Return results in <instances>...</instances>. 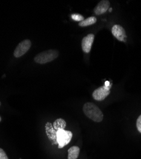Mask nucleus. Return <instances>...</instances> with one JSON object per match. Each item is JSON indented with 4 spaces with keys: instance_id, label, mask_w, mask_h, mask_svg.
I'll list each match as a JSON object with an SVG mask.
<instances>
[{
    "instance_id": "f257e3e1",
    "label": "nucleus",
    "mask_w": 141,
    "mask_h": 159,
    "mask_svg": "<svg viewBox=\"0 0 141 159\" xmlns=\"http://www.w3.org/2000/svg\"><path fill=\"white\" fill-rule=\"evenodd\" d=\"M83 110L88 118L95 122H100L103 120V113L97 106L92 102L85 103L83 107Z\"/></svg>"
},
{
    "instance_id": "f03ea898",
    "label": "nucleus",
    "mask_w": 141,
    "mask_h": 159,
    "mask_svg": "<svg viewBox=\"0 0 141 159\" xmlns=\"http://www.w3.org/2000/svg\"><path fill=\"white\" fill-rule=\"evenodd\" d=\"M59 52L57 50H48L38 54L34 57V61L38 64H46L57 59Z\"/></svg>"
},
{
    "instance_id": "7ed1b4c3",
    "label": "nucleus",
    "mask_w": 141,
    "mask_h": 159,
    "mask_svg": "<svg viewBox=\"0 0 141 159\" xmlns=\"http://www.w3.org/2000/svg\"><path fill=\"white\" fill-rule=\"evenodd\" d=\"M73 133L66 130H59L57 131V141L59 148H62L71 140Z\"/></svg>"
},
{
    "instance_id": "20e7f679",
    "label": "nucleus",
    "mask_w": 141,
    "mask_h": 159,
    "mask_svg": "<svg viewBox=\"0 0 141 159\" xmlns=\"http://www.w3.org/2000/svg\"><path fill=\"white\" fill-rule=\"evenodd\" d=\"M111 86L112 84L109 86L103 85L95 89L92 94L94 99L98 101H101L105 99L110 94V89Z\"/></svg>"
},
{
    "instance_id": "39448f33",
    "label": "nucleus",
    "mask_w": 141,
    "mask_h": 159,
    "mask_svg": "<svg viewBox=\"0 0 141 159\" xmlns=\"http://www.w3.org/2000/svg\"><path fill=\"white\" fill-rule=\"evenodd\" d=\"M31 42L29 39H24L18 44L14 50V55L15 57L19 58L24 55L31 48Z\"/></svg>"
},
{
    "instance_id": "423d86ee",
    "label": "nucleus",
    "mask_w": 141,
    "mask_h": 159,
    "mask_svg": "<svg viewBox=\"0 0 141 159\" xmlns=\"http://www.w3.org/2000/svg\"><path fill=\"white\" fill-rule=\"evenodd\" d=\"M111 33L120 42H125V39L126 38V32L124 28L120 25L116 24L113 25L111 30Z\"/></svg>"
},
{
    "instance_id": "0eeeda50",
    "label": "nucleus",
    "mask_w": 141,
    "mask_h": 159,
    "mask_svg": "<svg viewBox=\"0 0 141 159\" xmlns=\"http://www.w3.org/2000/svg\"><path fill=\"white\" fill-rule=\"evenodd\" d=\"M94 38L95 36L94 34H89L83 38L82 42V47L85 53H89L90 52Z\"/></svg>"
},
{
    "instance_id": "6e6552de",
    "label": "nucleus",
    "mask_w": 141,
    "mask_h": 159,
    "mask_svg": "<svg viewBox=\"0 0 141 159\" xmlns=\"http://www.w3.org/2000/svg\"><path fill=\"white\" fill-rule=\"evenodd\" d=\"M45 132L47 137L52 142L53 144H58L57 141V131L55 130L52 124L47 122L45 124Z\"/></svg>"
},
{
    "instance_id": "1a4fd4ad",
    "label": "nucleus",
    "mask_w": 141,
    "mask_h": 159,
    "mask_svg": "<svg viewBox=\"0 0 141 159\" xmlns=\"http://www.w3.org/2000/svg\"><path fill=\"white\" fill-rule=\"evenodd\" d=\"M110 7V2L108 0H102L100 1L98 5L94 8V13L97 15H102L104 14L108 11Z\"/></svg>"
},
{
    "instance_id": "9d476101",
    "label": "nucleus",
    "mask_w": 141,
    "mask_h": 159,
    "mask_svg": "<svg viewBox=\"0 0 141 159\" xmlns=\"http://www.w3.org/2000/svg\"><path fill=\"white\" fill-rule=\"evenodd\" d=\"M80 149L77 146H73L68 150V159H76L78 157Z\"/></svg>"
},
{
    "instance_id": "9b49d317",
    "label": "nucleus",
    "mask_w": 141,
    "mask_h": 159,
    "mask_svg": "<svg viewBox=\"0 0 141 159\" xmlns=\"http://www.w3.org/2000/svg\"><path fill=\"white\" fill-rule=\"evenodd\" d=\"M53 126L56 131L59 130H64L66 127V122L62 118H58L54 122Z\"/></svg>"
},
{
    "instance_id": "f8f14e48",
    "label": "nucleus",
    "mask_w": 141,
    "mask_h": 159,
    "mask_svg": "<svg viewBox=\"0 0 141 159\" xmlns=\"http://www.w3.org/2000/svg\"><path fill=\"white\" fill-rule=\"evenodd\" d=\"M97 22V19L95 17H90L86 19H84L82 22H79V25L81 27H86V26L94 24Z\"/></svg>"
},
{
    "instance_id": "ddd939ff",
    "label": "nucleus",
    "mask_w": 141,
    "mask_h": 159,
    "mask_svg": "<svg viewBox=\"0 0 141 159\" xmlns=\"http://www.w3.org/2000/svg\"><path fill=\"white\" fill-rule=\"evenodd\" d=\"M71 19H73L74 20L78 21L80 22L84 20V17L78 14H73L71 15Z\"/></svg>"
},
{
    "instance_id": "4468645a",
    "label": "nucleus",
    "mask_w": 141,
    "mask_h": 159,
    "mask_svg": "<svg viewBox=\"0 0 141 159\" xmlns=\"http://www.w3.org/2000/svg\"><path fill=\"white\" fill-rule=\"evenodd\" d=\"M136 126L139 132L141 133V115L137 118V122H136Z\"/></svg>"
},
{
    "instance_id": "2eb2a0df",
    "label": "nucleus",
    "mask_w": 141,
    "mask_h": 159,
    "mask_svg": "<svg viewBox=\"0 0 141 159\" xmlns=\"http://www.w3.org/2000/svg\"><path fill=\"white\" fill-rule=\"evenodd\" d=\"M0 159H9L5 151L2 148H0Z\"/></svg>"
},
{
    "instance_id": "dca6fc26",
    "label": "nucleus",
    "mask_w": 141,
    "mask_h": 159,
    "mask_svg": "<svg viewBox=\"0 0 141 159\" xmlns=\"http://www.w3.org/2000/svg\"><path fill=\"white\" fill-rule=\"evenodd\" d=\"M2 121V118H1V116H0V122Z\"/></svg>"
},
{
    "instance_id": "f3484780",
    "label": "nucleus",
    "mask_w": 141,
    "mask_h": 159,
    "mask_svg": "<svg viewBox=\"0 0 141 159\" xmlns=\"http://www.w3.org/2000/svg\"><path fill=\"white\" fill-rule=\"evenodd\" d=\"M109 11H112V8H110V9H109Z\"/></svg>"
},
{
    "instance_id": "a211bd4d",
    "label": "nucleus",
    "mask_w": 141,
    "mask_h": 159,
    "mask_svg": "<svg viewBox=\"0 0 141 159\" xmlns=\"http://www.w3.org/2000/svg\"><path fill=\"white\" fill-rule=\"evenodd\" d=\"M0 106H1V102H0Z\"/></svg>"
}]
</instances>
